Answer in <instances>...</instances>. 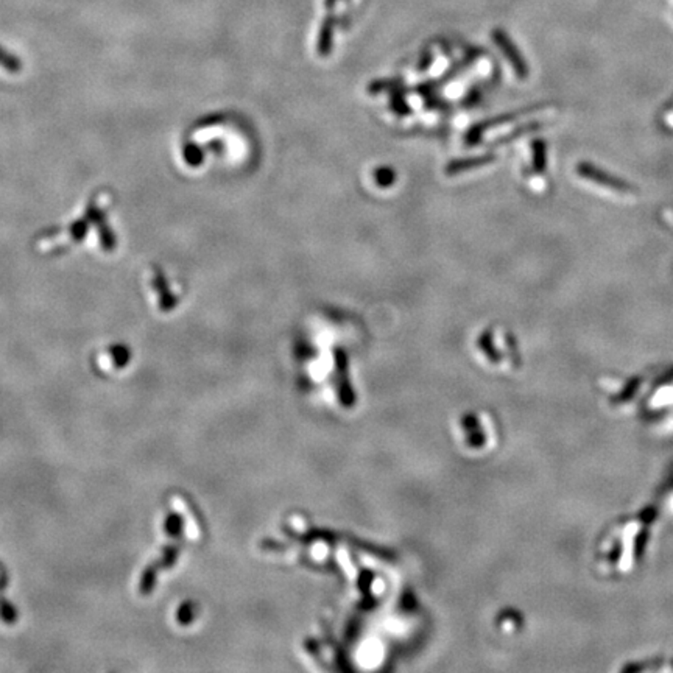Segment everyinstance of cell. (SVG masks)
Returning <instances> with one entry per match:
<instances>
[{
	"instance_id": "1",
	"label": "cell",
	"mask_w": 673,
	"mask_h": 673,
	"mask_svg": "<svg viewBox=\"0 0 673 673\" xmlns=\"http://www.w3.org/2000/svg\"><path fill=\"white\" fill-rule=\"evenodd\" d=\"M149 287H151L153 293L156 295V304L159 305V309L169 310L172 309L173 305H176V295H172V283L165 278L164 272H156L151 273V276L149 278Z\"/></svg>"
},
{
	"instance_id": "2",
	"label": "cell",
	"mask_w": 673,
	"mask_h": 673,
	"mask_svg": "<svg viewBox=\"0 0 673 673\" xmlns=\"http://www.w3.org/2000/svg\"><path fill=\"white\" fill-rule=\"evenodd\" d=\"M0 67H3L8 72H19L22 69V63L16 55L7 52L3 47H0Z\"/></svg>"
}]
</instances>
